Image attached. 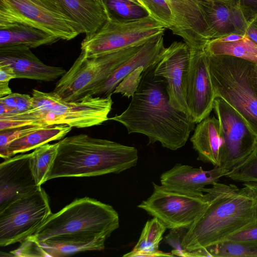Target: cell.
Instances as JSON below:
<instances>
[{
	"label": "cell",
	"mask_w": 257,
	"mask_h": 257,
	"mask_svg": "<svg viewBox=\"0 0 257 257\" xmlns=\"http://www.w3.org/2000/svg\"><path fill=\"white\" fill-rule=\"evenodd\" d=\"M156 63L144 70L127 107L108 120L123 124L128 134L147 136L149 144L175 151L185 145L195 123L170 104L166 80L155 74Z\"/></svg>",
	"instance_id": "1"
},
{
	"label": "cell",
	"mask_w": 257,
	"mask_h": 257,
	"mask_svg": "<svg viewBox=\"0 0 257 257\" xmlns=\"http://www.w3.org/2000/svg\"><path fill=\"white\" fill-rule=\"evenodd\" d=\"M202 191L208 206L183 236L181 246L186 251L224 241L256 218L255 200L244 186L217 182Z\"/></svg>",
	"instance_id": "2"
},
{
	"label": "cell",
	"mask_w": 257,
	"mask_h": 257,
	"mask_svg": "<svg viewBox=\"0 0 257 257\" xmlns=\"http://www.w3.org/2000/svg\"><path fill=\"white\" fill-rule=\"evenodd\" d=\"M58 143L46 181L58 178L119 174L135 167L139 159L135 147L86 134L64 137Z\"/></svg>",
	"instance_id": "3"
},
{
	"label": "cell",
	"mask_w": 257,
	"mask_h": 257,
	"mask_svg": "<svg viewBox=\"0 0 257 257\" xmlns=\"http://www.w3.org/2000/svg\"><path fill=\"white\" fill-rule=\"evenodd\" d=\"M119 224L118 214L112 206L85 197L52 213L25 240L36 243L46 241L105 242Z\"/></svg>",
	"instance_id": "4"
},
{
	"label": "cell",
	"mask_w": 257,
	"mask_h": 257,
	"mask_svg": "<svg viewBox=\"0 0 257 257\" xmlns=\"http://www.w3.org/2000/svg\"><path fill=\"white\" fill-rule=\"evenodd\" d=\"M111 95L87 96L78 101H66L53 92L32 91V107L23 112L0 116V131L27 126L66 124L76 128L98 125L108 120Z\"/></svg>",
	"instance_id": "5"
},
{
	"label": "cell",
	"mask_w": 257,
	"mask_h": 257,
	"mask_svg": "<svg viewBox=\"0 0 257 257\" xmlns=\"http://www.w3.org/2000/svg\"><path fill=\"white\" fill-rule=\"evenodd\" d=\"M206 54L215 98L230 105L257 137V95L250 76L252 63L231 56Z\"/></svg>",
	"instance_id": "6"
},
{
	"label": "cell",
	"mask_w": 257,
	"mask_h": 257,
	"mask_svg": "<svg viewBox=\"0 0 257 257\" xmlns=\"http://www.w3.org/2000/svg\"><path fill=\"white\" fill-rule=\"evenodd\" d=\"M147 39L99 56L86 57L80 53L70 69L57 82L52 92L64 101L82 100L133 56Z\"/></svg>",
	"instance_id": "7"
},
{
	"label": "cell",
	"mask_w": 257,
	"mask_h": 257,
	"mask_svg": "<svg viewBox=\"0 0 257 257\" xmlns=\"http://www.w3.org/2000/svg\"><path fill=\"white\" fill-rule=\"evenodd\" d=\"M15 24L29 25L60 40L82 33L57 0H0V28Z\"/></svg>",
	"instance_id": "8"
},
{
	"label": "cell",
	"mask_w": 257,
	"mask_h": 257,
	"mask_svg": "<svg viewBox=\"0 0 257 257\" xmlns=\"http://www.w3.org/2000/svg\"><path fill=\"white\" fill-rule=\"evenodd\" d=\"M167 28L151 16L130 22L108 19L97 30L86 35L81 53L86 57L105 55L164 32Z\"/></svg>",
	"instance_id": "9"
},
{
	"label": "cell",
	"mask_w": 257,
	"mask_h": 257,
	"mask_svg": "<svg viewBox=\"0 0 257 257\" xmlns=\"http://www.w3.org/2000/svg\"><path fill=\"white\" fill-rule=\"evenodd\" d=\"M52 214L49 197L41 186L0 209V246L22 242Z\"/></svg>",
	"instance_id": "10"
},
{
	"label": "cell",
	"mask_w": 257,
	"mask_h": 257,
	"mask_svg": "<svg viewBox=\"0 0 257 257\" xmlns=\"http://www.w3.org/2000/svg\"><path fill=\"white\" fill-rule=\"evenodd\" d=\"M152 183V194L138 207L157 218L168 229H189L208 206L203 196L170 190Z\"/></svg>",
	"instance_id": "11"
},
{
	"label": "cell",
	"mask_w": 257,
	"mask_h": 257,
	"mask_svg": "<svg viewBox=\"0 0 257 257\" xmlns=\"http://www.w3.org/2000/svg\"><path fill=\"white\" fill-rule=\"evenodd\" d=\"M213 109L220 124L219 167L230 170L251 153L257 137L243 118L221 98H215Z\"/></svg>",
	"instance_id": "12"
},
{
	"label": "cell",
	"mask_w": 257,
	"mask_h": 257,
	"mask_svg": "<svg viewBox=\"0 0 257 257\" xmlns=\"http://www.w3.org/2000/svg\"><path fill=\"white\" fill-rule=\"evenodd\" d=\"M190 59V49L186 43L174 42L166 48L162 59L156 64V76L167 83V91L171 105L189 115L187 103V85Z\"/></svg>",
	"instance_id": "13"
},
{
	"label": "cell",
	"mask_w": 257,
	"mask_h": 257,
	"mask_svg": "<svg viewBox=\"0 0 257 257\" xmlns=\"http://www.w3.org/2000/svg\"><path fill=\"white\" fill-rule=\"evenodd\" d=\"M215 99L207 55L204 49H190L187 103L189 115L195 123L209 116Z\"/></svg>",
	"instance_id": "14"
},
{
	"label": "cell",
	"mask_w": 257,
	"mask_h": 257,
	"mask_svg": "<svg viewBox=\"0 0 257 257\" xmlns=\"http://www.w3.org/2000/svg\"><path fill=\"white\" fill-rule=\"evenodd\" d=\"M31 168V153L5 159L0 164V209L36 190Z\"/></svg>",
	"instance_id": "15"
},
{
	"label": "cell",
	"mask_w": 257,
	"mask_h": 257,
	"mask_svg": "<svg viewBox=\"0 0 257 257\" xmlns=\"http://www.w3.org/2000/svg\"><path fill=\"white\" fill-rule=\"evenodd\" d=\"M207 25L210 40L231 34L245 35L247 26L241 10L233 0H197Z\"/></svg>",
	"instance_id": "16"
},
{
	"label": "cell",
	"mask_w": 257,
	"mask_h": 257,
	"mask_svg": "<svg viewBox=\"0 0 257 257\" xmlns=\"http://www.w3.org/2000/svg\"><path fill=\"white\" fill-rule=\"evenodd\" d=\"M229 171L220 167L204 170L202 167L177 163L162 174L160 182L161 185L170 190L202 197L204 195L202 190L206 186L218 182Z\"/></svg>",
	"instance_id": "17"
},
{
	"label": "cell",
	"mask_w": 257,
	"mask_h": 257,
	"mask_svg": "<svg viewBox=\"0 0 257 257\" xmlns=\"http://www.w3.org/2000/svg\"><path fill=\"white\" fill-rule=\"evenodd\" d=\"M164 33L147 39L133 56L122 63L107 79L93 88L88 95L102 97L112 94L119 83L131 72L141 66L146 69L160 61L166 49L164 44Z\"/></svg>",
	"instance_id": "18"
},
{
	"label": "cell",
	"mask_w": 257,
	"mask_h": 257,
	"mask_svg": "<svg viewBox=\"0 0 257 257\" xmlns=\"http://www.w3.org/2000/svg\"><path fill=\"white\" fill-rule=\"evenodd\" d=\"M0 63L10 65L17 78L52 81L66 72L63 67L44 64L30 47L23 45L0 47Z\"/></svg>",
	"instance_id": "19"
},
{
	"label": "cell",
	"mask_w": 257,
	"mask_h": 257,
	"mask_svg": "<svg viewBox=\"0 0 257 257\" xmlns=\"http://www.w3.org/2000/svg\"><path fill=\"white\" fill-rule=\"evenodd\" d=\"M197 160L219 167L221 140L218 118L207 117L198 123L190 138Z\"/></svg>",
	"instance_id": "20"
},
{
	"label": "cell",
	"mask_w": 257,
	"mask_h": 257,
	"mask_svg": "<svg viewBox=\"0 0 257 257\" xmlns=\"http://www.w3.org/2000/svg\"><path fill=\"white\" fill-rule=\"evenodd\" d=\"M87 35L97 30L108 18L104 0H57Z\"/></svg>",
	"instance_id": "21"
},
{
	"label": "cell",
	"mask_w": 257,
	"mask_h": 257,
	"mask_svg": "<svg viewBox=\"0 0 257 257\" xmlns=\"http://www.w3.org/2000/svg\"><path fill=\"white\" fill-rule=\"evenodd\" d=\"M71 129V126L64 124L38 127L10 143L7 149L8 159L17 154L35 150L50 142L60 140Z\"/></svg>",
	"instance_id": "22"
},
{
	"label": "cell",
	"mask_w": 257,
	"mask_h": 257,
	"mask_svg": "<svg viewBox=\"0 0 257 257\" xmlns=\"http://www.w3.org/2000/svg\"><path fill=\"white\" fill-rule=\"evenodd\" d=\"M59 40L50 34L25 24H15L0 28V47L23 45L35 48Z\"/></svg>",
	"instance_id": "23"
},
{
	"label": "cell",
	"mask_w": 257,
	"mask_h": 257,
	"mask_svg": "<svg viewBox=\"0 0 257 257\" xmlns=\"http://www.w3.org/2000/svg\"><path fill=\"white\" fill-rule=\"evenodd\" d=\"M167 227L157 218L153 217L144 225L140 237L130 252L124 254L126 257L173 256L172 253H166L159 249V244Z\"/></svg>",
	"instance_id": "24"
},
{
	"label": "cell",
	"mask_w": 257,
	"mask_h": 257,
	"mask_svg": "<svg viewBox=\"0 0 257 257\" xmlns=\"http://www.w3.org/2000/svg\"><path fill=\"white\" fill-rule=\"evenodd\" d=\"M204 50L210 55L233 56L257 64V44L245 36L242 39L234 42L209 40Z\"/></svg>",
	"instance_id": "25"
},
{
	"label": "cell",
	"mask_w": 257,
	"mask_h": 257,
	"mask_svg": "<svg viewBox=\"0 0 257 257\" xmlns=\"http://www.w3.org/2000/svg\"><path fill=\"white\" fill-rule=\"evenodd\" d=\"M58 142L46 144L31 153V168L38 186L46 182V177L57 153Z\"/></svg>",
	"instance_id": "26"
},
{
	"label": "cell",
	"mask_w": 257,
	"mask_h": 257,
	"mask_svg": "<svg viewBox=\"0 0 257 257\" xmlns=\"http://www.w3.org/2000/svg\"><path fill=\"white\" fill-rule=\"evenodd\" d=\"M108 18L119 22H130L151 16L143 6L128 0H104Z\"/></svg>",
	"instance_id": "27"
},
{
	"label": "cell",
	"mask_w": 257,
	"mask_h": 257,
	"mask_svg": "<svg viewBox=\"0 0 257 257\" xmlns=\"http://www.w3.org/2000/svg\"><path fill=\"white\" fill-rule=\"evenodd\" d=\"M205 248L212 257L257 256V242L225 240Z\"/></svg>",
	"instance_id": "28"
},
{
	"label": "cell",
	"mask_w": 257,
	"mask_h": 257,
	"mask_svg": "<svg viewBox=\"0 0 257 257\" xmlns=\"http://www.w3.org/2000/svg\"><path fill=\"white\" fill-rule=\"evenodd\" d=\"M237 182H257V142L251 153L225 176Z\"/></svg>",
	"instance_id": "29"
},
{
	"label": "cell",
	"mask_w": 257,
	"mask_h": 257,
	"mask_svg": "<svg viewBox=\"0 0 257 257\" xmlns=\"http://www.w3.org/2000/svg\"><path fill=\"white\" fill-rule=\"evenodd\" d=\"M33 99L30 95L12 93L0 98V116L17 114L32 108Z\"/></svg>",
	"instance_id": "30"
},
{
	"label": "cell",
	"mask_w": 257,
	"mask_h": 257,
	"mask_svg": "<svg viewBox=\"0 0 257 257\" xmlns=\"http://www.w3.org/2000/svg\"><path fill=\"white\" fill-rule=\"evenodd\" d=\"M150 15L172 30L175 20L168 0H140Z\"/></svg>",
	"instance_id": "31"
},
{
	"label": "cell",
	"mask_w": 257,
	"mask_h": 257,
	"mask_svg": "<svg viewBox=\"0 0 257 257\" xmlns=\"http://www.w3.org/2000/svg\"><path fill=\"white\" fill-rule=\"evenodd\" d=\"M144 69L141 66L131 72L119 83L113 93H120L123 96L132 97L138 88Z\"/></svg>",
	"instance_id": "32"
},
{
	"label": "cell",
	"mask_w": 257,
	"mask_h": 257,
	"mask_svg": "<svg viewBox=\"0 0 257 257\" xmlns=\"http://www.w3.org/2000/svg\"><path fill=\"white\" fill-rule=\"evenodd\" d=\"M38 127L27 126L0 131V157L8 159L7 149L10 143L15 139L35 130Z\"/></svg>",
	"instance_id": "33"
},
{
	"label": "cell",
	"mask_w": 257,
	"mask_h": 257,
	"mask_svg": "<svg viewBox=\"0 0 257 257\" xmlns=\"http://www.w3.org/2000/svg\"><path fill=\"white\" fill-rule=\"evenodd\" d=\"M225 240L257 242V218L253 222L230 235Z\"/></svg>",
	"instance_id": "34"
},
{
	"label": "cell",
	"mask_w": 257,
	"mask_h": 257,
	"mask_svg": "<svg viewBox=\"0 0 257 257\" xmlns=\"http://www.w3.org/2000/svg\"><path fill=\"white\" fill-rule=\"evenodd\" d=\"M170 230L169 233L165 238L166 241L174 248L171 253L174 255L183 256L185 250L182 248L181 242L187 229L178 228Z\"/></svg>",
	"instance_id": "35"
},
{
	"label": "cell",
	"mask_w": 257,
	"mask_h": 257,
	"mask_svg": "<svg viewBox=\"0 0 257 257\" xmlns=\"http://www.w3.org/2000/svg\"><path fill=\"white\" fill-rule=\"evenodd\" d=\"M238 6L248 23L257 16V0H233Z\"/></svg>",
	"instance_id": "36"
},
{
	"label": "cell",
	"mask_w": 257,
	"mask_h": 257,
	"mask_svg": "<svg viewBox=\"0 0 257 257\" xmlns=\"http://www.w3.org/2000/svg\"><path fill=\"white\" fill-rule=\"evenodd\" d=\"M15 78L17 77L13 68L9 64L0 63V83H9Z\"/></svg>",
	"instance_id": "37"
},
{
	"label": "cell",
	"mask_w": 257,
	"mask_h": 257,
	"mask_svg": "<svg viewBox=\"0 0 257 257\" xmlns=\"http://www.w3.org/2000/svg\"><path fill=\"white\" fill-rule=\"evenodd\" d=\"M245 36L257 44V16L247 23Z\"/></svg>",
	"instance_id": "38"
},
{
	"label": "cell",
	"mask_w": 257,
	"mask_h": 257,
	"mask_svg": "<svg viewBox=\"0 0 257 257\" xmlns=\"http://www.w3.org/2000/svg\"><path fill=\"white\" fill-rule=\"evenodd\" d=\"M243 186L250 191L255 200L257 218V182H243Z\"/></svg>",
	"instance_id": "39"
},
{
	"label": "cell",
	"mask_w": 257,
	"mask_h": 257,
	"mask_svg": "<svg viewBox=\"0 0 257 257\" xmlns=\"http://www.w3.org/2000/svg\"><path fill=\"white\" fill-rule=\"evenodd\" d=\"M250 76L252 87L257 95V64L252 63L250 70Z\"/></svg>",
	"instance_id": "40"
},
{
	"label": "cell",
	"mask_w": 257,
	"mask_h": 257,
	"mask_svg": "<svg viewBox=\"0 0 257 257\" xmlns=\"http://www.w3.org/2000/svg\"><path fill=\"white\" fill-rule=\"evenodd\" d=\"M244 36L245 35L236 34H231L214 40L222 42H230L241 40L242 38H243Z\"/></svg>",
	"instance_id": "41"
},
{
	"label": "cell",
	"mask_w": 257,
	"mask_h": 257,
	"mask_svg": "<svg viewBox=\"0 0 257 257\" xmlns=\"http://www.w3.org/2000/svg\"><path fill=\"white\" fill-rule=\"evenodd\" d=\"M9 83H0V98L12 93Z\"/></svg>",
	"instance_id": "42"
},
{
	"label": "cell",
	"mask_w": 257,
	"mask_h": 257,
	"mask_svg": "<svg viewBox=\"0 0 257 257\" xmlns=\"http://www.w3.org/2000/svg\"><path fill=\"white\" fill-rule=\"evenodd\" d=\"M128 1L133 2H134V3H136L137 4H139L140 5L143 6L142 3V2H141L140 0H128Z\"/></svg>",
	"instance_id": "43"
},
{
	"label": "cell",
	"mask_w": 257,
	"mask_h": 257,
	"mask_svg": "<svg viewBox=\"0 0 257 257\" xmlns=\"http://www.w3.org/2000/svg\"><path fill=\"white\" fill-rule=\"evenodd\" d=\"M191 1H194V2H196V3H197V0H191Z\"/></svg>",
	"instance_id": "44"
}]
</instances>
